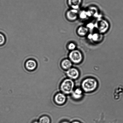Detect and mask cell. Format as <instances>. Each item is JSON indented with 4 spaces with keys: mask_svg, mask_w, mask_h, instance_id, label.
<instances>
[{
    "mask_svg": "<svg viewBox=\"0 0 123 123\" xmlns=\"http://www.w3.org/2000/svg\"><path fill=\"white\" fill-rule=\"evenodd\" d=\"M74 85V83L72 80L70 79H66L61 84V90L64 93L69 94L73 91Z\"/></svg>",
    "mask_w": 123,
    "mask_h": 123,
    "instance_id": "cell-2",
    "label": "cell"
},
{
    "mask_svg": "<svg viewBox=\"0 0 123 123\" xmlns=\"http://www.w3.org/2000/svg\"><path fill=\"white\" fill-rule=\"evenodd\" d=\"M87 28L85 27L81 26L78 30V33L81 36H84L86 35L88 32Z\"/></svg>",
    "mask_w": 123,
    "mask_h": 123,
    "instance_id": "cell-11",
    "label": "cell"
},
{
    "mask_svg": "<svg viewBox=\"0 0 123 123\" xmlns=\"http://www.w3.org/2000/svg\"><path fill=\"white\" fill-rule=\"evenodd\" d=\"M61 65L62 67L64 69H69L72 66V63L70 60L68 59H65L62 61Z\"/></svg>",
    "mask_w": 123,
    "mask_h": 123,
    "instance_id": "cell-9",
    "label": "cell"
},
{
    "mask_svg": "<svg viewBox=\"0 0 123 123\" xmlns=\"http://www.w3.org/2000/svg\"><path fill=\"white\" fill-rule=\"evenodd\" d=\"M6 41L5 36L2 33H0V45H3Z\"/></svg>",
    "mask_w": 123,
    "mask_h": 123,
    "instance_id": "cell-13",
    "label": "cell"
},
{
    "mask_svg": "<svg viewBox=\"0 0 123 123\" xmlns=\"http://www.w3.org/2000/svg\"><path fill=\"white\" fill-rule=\"evenodd\" d=\"M33 123H38V122H35Z\"/></svg>",
    "mask_w": 123,
    "mask_h": 123,
    "instance_id": "cell-17",
    "label": "cell"
},
{
    "mask_svg": "<svg viewBox=\"0 0 123 123\" xmlns=\"http://www.w3.org/2000/svg\"><path fill=\"white\" fill-rule=\"evenodd\" d=\"M72 123H80L79 122H78L75 121V122H73Z\"/></svg>",
    "mask_w": 123,
    "mask_h": 123,
    "instance_id": "cell-15",
    "label": "cell"
},
{
    "mask_svg": "<svg viewBox=\"0 0 123 123\" xmlns=\"http://www.w3.org/2000/svg\"><path fill=\"white\" fill-rule=\"evenodd\" d=\"M62 123H68L67 122H62Z\"/></svg>",
    "mask_w": 123,
    "mask_h": 123,
    "instance_id": "cell-16",
    "label": "cell"
},
{
    "mask_svg": "<svg viewBox=\"0 0 123 123\" xmlns=\"http://www.w3.org/2000/svg\"><path fill=\"white\" fill-rule=\"evenodd\" d=\"M68 48L69 50L73 51L74 50L76 47L75 45L73 43H71L68 44Z\"/></svg>",
    "mask_w": 123,
    "mask_h": 123,
    "instance_id": "cell-14",
    "label": "cell"
},
{
    "mask_svg": "<svg viewBox=\"0 0 123 123\" xmlns=\"http://www.w3.org/2000/svg\"><path fill=\"white\" fill-rule=\"evenodd\" d=\"M72 95L74 98L78 99L82 97V91L80 89H77L74 91Z\"/></svg>",
    "mask_w": 123,
    "mask_h": 123,
    "instance_id": "cell-10",
    "label": "cell"
},
{
    "mask_svg": "<svg viewBox=\"0 0 123 123\" xmlns=\"http://www.w3.org/2000/svg\"><path fill=\"white\" fill-rule=\"evenodd\" d=\"M68 76L72 79H76L79 76V72L77 69L74 68H70L67 72Z\"/></svg>",
    "mask_w": 123,
    "mask_h": 123,
    "instance_id": "cell-5",
    "label": "cell"
},
{
    "mask_svg": "<svg viewBox=\"0 0 123 123\" xmlns=\"http://www.w3.org/2000/svg\"><path fill=\"white\" fill-rule=\"evenodd\" d=\"M66 16L69 20H75L77 17V11L76 9H73L68 11L66 14Z\"/></svg>",
    "mask_w": 123,
    "mask_h": 123,
    "instance_id": "cell-8",
    "label": "cell"
},
{
    "mask_svg": "<svg viewBox=\"0 0 123 123\" xmlns=\"http://www.w3.org/2000/svg\"><path fill=\"white\" fill-rule=\"evenodd\" d=\"M97 82L94 79L88 78L83 81L82 86L86 92H90L94 91L97 87Z\"/></svg>",
    "mask_w": 123,
    "mask_h": 123,
    "instance_id": "cell-1",
    "label": "cell"
},
{
    "mask_svg": "<svg viewBox=\"0 0 123 123\" xmlns=\"http://www.w3.org/2000/svg\"><path fill=\"white\" fill-rule=\"evenodd\" d=\"M83 0H67L69 6L73 9H77L80 6Z\"/></svg>",
    "mask_w": 123,
    "mask_h": 123,
    "instance_id": "cell-4",
    "label": "cell"
},
{
    "mask_svg": "<svg viewBox=\"0 0 123 123\" xmlns=\"http://www.w3.org/2000/svg\"><path fill=\"white\" fill-rule=\"evenodd\" d=\"M38 123H50V119L47 116H43L40 119Z\"/></svg>",
    "mask_w": 123,
    "mask_h": 123,
    "instance_id": "cell-12",
    "label": "cell"
},
{
    "mask_svg": "<svg viewBox=\"0 0 123 123\" xmlns=\"http://www.w3.org/2000/svg\"><path fill=\"white\" fill-rule=\"evenodd\" d=\"M69 56L71 62L75 64L80 63L83 58L82 53L80 51L77 50L72 51L70 53Z\"/></svg>",
    "mask_w": 123,
    "mask_h": 123,
    "instance_id": "cell-3",
    "label": "cell"
},
{
    "mask_svg": "<svg viewBox=\"0 0 123 123\" xmlns=\"http://www.w3.org/2000/svg\"><path fill=\"white\" fill-rule=\"evenodd\" d=\"M55 102L57 104H62L65 103L66 101V97L65 95L62 93L57 94L55 97Z\"/></svg>",
    "mask_w": 123,
    "mask_h": 123,
    "instance_id": "cell-6",
    "label": "cell"
},
{
    "mask_svg": "<svg viewBox=\"0 0 123 123\" xmlns=\"http://www.w3.org/2000/svg\"><path fill=\"white\" fill-rule=\"evenodd\" d=\"M25 66L26 68L29 70H33L37 67V62L34 60H29L26 61Z\"/></svg>",
    "mask_w": 123,
    "mask_h": 123,
    "instance_id": "cell-7",
    "label": "cell"
}]
</instances>
